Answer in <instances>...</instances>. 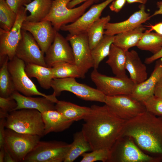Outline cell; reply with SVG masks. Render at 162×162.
Wrapping results in <instances>:
<instances>
[{
  "instance_id": "e0dca14e",
  "label": "cell",
  "mask_w": 162,
  "mask_h": 162,
  "mask_svg": "<svg viewBox=\"0 0 162 162\" xmlns=\"http://www.w3.org/2000/svg\"><path fill=\"white\" fill-rule=\"evenodd\" d=\"M114 0H106L92 5L74 22L62 26L60 30L68 32L71 34L87 33L91 26L100 18L104 9Z\"/></svg>"
},
{
  "instance_id": "30bf717a",
  "label": "cell",
  "mask_w": 162,
  "mask_h": 162,
  "mask_svg": "<svg viewBox=\"0 0 162 162\" xmlns=\"http://www.w3.org/2000/svg\"><path fill=\"white\" fill-rule=\"evenodd\" d=\"M26 63L15 56L9 60L8 64V70L12 76L16 90L27 96L40 95L46 98L57 99L53 93L47 95L40 92L35 85L26 74L25 68Z\"/></svg>"
},
{
  "instance_id": "ac0fdd59",
  "label": "cell",
  "mask_w": 162,
  "mask_h": 162,
  "mask_svg": "<svg viewBox=\"0 0 162 162\" xmlns=\"http://www.w3.org/2000/svg\"><path fill=\"white\" fill-rule=\"evenodd\" d=\"M139 9L131 15L127 20L120 22H108L106 25L104 34L114 36L117 34L135 29L149 20L152 17L146 11L144 4H141Z\"/></svg>"
},
{
  "instance_id": "cb8c5ba5",
  "label": "cell",
  "mask_w": 162,
  "mask_h": 162,
  "mask_svg": "<svg viewBox=\"0 0 162 162\" xmlns=\"http://www.w3.org/2000/svg\"><path fill=\"white\" fill-rule=\"evenodd\" d=\"M146 28L141 25L132 30L114 36L113 44L125 51L136 46L144 34Z\"/></svg>"
},
{
  "instance_id": "4dcf8cb0",
  "label": "cell",
  "mask_w": 162,
  "mask_h": 162,
  "mask_svg": "<svg viewBox=\"0 0 162 162\" xmlns=\"http://www.w3.org/2000/svg\"><path fill=\"white\" fill-rule=\"evenodd\" d=\"M136 46L154 54L162 48V35L146 30Z\"/></svg>"
},
{
  "instance_id": "5b68a950",
  "label": "cell",
  "mask_w": 162,
  "mask_h": 162,
  "mask_svg": "<svg viewBox=\"0 0 162 162\" xmlns=\"http://www.w3.org/2000/svg\"><path fill=\"white\" fill-rule=\"evenodd\" d=\"M71 0H53L49 14L42 20L50 22L55 30L58 32L63 26L76 20L94 2L88 1L76 8H69L67 4Z\"/></svg>"
},
{
  "instance_id": "8fae6325",
  "label": "cell",
  "mask_w": 162,
  "mask_h": 162,
  "mask_svg": "<svg viewBox=\"0 0 162 162\" xmlns=\"http://www.w3.org/2000/svg\"><path fill=\"white\" fill-rule=\"evenodd\" d=\"M104 103L114 113L126 121L146 111L143 102L130 94L106 96Z\"/></svg>"
},
{
  "instance_id": "f1b7e54d",
  "label": "cell",
  "mask_w": 162,
  "mask_h": 162,
  "mask_svg": "<svg viewBox=\"0 0 162 162\" xmlns=\"http://www.w3.org/2000/svg\"><path fill=\"white\" fill-rule=\"evenodd\" d=\"M70 144V148L64 162H73L83 153L92 151L90 145L86 139L82 130L74 134L73 141Z\"/></svg>"
},
{
  "instance_id": "9a60e30c",
  "label": "cell",
  "mask_w": 162,
  "mask_h": 162,
  "mask_svg": "<svg viewBox=\"0 0 162 162\" xmlns=\"http://www.w3.org/2000/svg\"><path fill=\"white\" fill-rule=\"evenodd\" d=\"M44 59L46 66L52 67L59 62L75 64L72 49L68 41L57 31L53 43L45 53Z\"/></svg>"
},
{
  "instance_id": "8d00e7d4",
  "label": "cell",
  "mask_w": 162,
  "mask_h": 162,
  "mask_svg": "<svg viewBox=\"0 0 162 162\" xmlns=\"http://www.w3.org/2000/svg\"><path fill=\"white\" fill-rule=\"evenodd\" d=\"M17 106L16 102L11 96L7 98L0 97V118H6L9 113Z\"/></svg>"
},
{
  "instance_id": "d6a6232c",
  "label": "cell",
  "mask_w": 162,
  "mask_h": 162,
  "mask_svg": "<svg viewBox=\"0 0 162 162\" xmlns=\"http://www.w3.org/2000/svg\"><path fill=\"white\" fill-rule=\"evenodd\" d=\"M54 78L68 77L81 78L80 71L76 64L66 62H61L52 67Z\"/></svg>"
},
{
  "instance_id": "ffe728a7",
  "label": "cell",
  "mask_w": 162,
  "mask_h": 162,
  "mask_svg": "<svg viewBox=\"0 0 162 162\" xmlns=\"http://www.w3.org/2000/svg\"><path fill=\"white\" fill-rule=\"evenodd\" d=\"M162 76V58L156 61L150 76L142 83L135 85L130 94L133 97L143 102L154 95L156 85Z\"/></svg>"
},
{
  "instance_id": "7bdbcfd3",
  "label": "cell",
  "mask_w": 162,
  "mask_h": 162,
  "mask_svg": "<svg viewBox=\"0 0 162 162\" xmlns=\"http://www.w3.org/2000/svg\"><path fill=\"white\" fill-rule=\"evenodd\" d=\"M149 27L150 29L148 31L151 32L153 30L156 33L162 35V22H159L153 25H151Z\"/></svg>"
},
{
  "instance_id": "e575fe53",
  "label": "cell",
  "mask_w": 162,
  "mask_h": 162,
  "mask_svg": "<svg viewBox=\"0 0 162 162\" xmlns=\"http://www.w3.org/2000/svg\"><path fill=\"white\" fill-rule=\"evenodd\" d=\"M110 155V150L99 149L93 150L89 153L85 152L81 156L82 157L80 162H93L100 161L107 162Z\"/></svg>"
},
{
  "instance_id": "277c9868",
  "label": "cell",
  "mask_w": 162,
  "mask_h": 162,
  "mask_svg": "<svg viewBox=\"0 0 162 162\" xmlns=\"http://www.w3.org/2000/svg\"><path fill=\"white\" fill-rule=\"evenodd\" d=\"M160 159L144 152L133 139L127 136H120L110 150L107 162H160Z\"/></svg>"
},
{
  "instance_id": "52a82bcc",
  "label": "cell",
  "mask_w": 162,
  "mask_h": 162,
  "mask_svg": "<svg viewBox=\"0 0 162 162\" xmlns=\"http://www.w3.org/2000/svg\"><path fill=\"white\" fill-rule=\"evenodd\" d=\"M53 93L57 97L64 91H68L86 101L104 102L105 95L97 88L77 82L75 78H54L51 83Z\"/></svg>"
},
{
  "instance_id": "484cf974",
  "label": "cell",
  "mask_w": 162,
  "mask_h": 162,
  "mask_svg": "<svg viewBox=\"0 0 162 162\" xmlns=\"http://www.w3.org/2000/svg\"><path fill=\"white\" fill-rule=\"evenodd\" d=\"M25 70L30 78L34 77L37 79L43 88L48 89L51 87V82L54 79L52 67L28 64H26Z\"/></svg>"
},
{
  "instance_id": "ee69618b",
  "label": "cell",
  "mask_w": 162,
  "mask_h": 162,
  "mask_svg": "<svg viewBox=\"0 0 162 162\" xmlns=\"http://www.w3.org/2000/svg\"><path fill=\"white\" fill-rule=\"evenodd\" d=\"M90 0H92L94 2L103 1V0H72L68 4L67 7L69 8H73L76 6L80 3Z\"/></svg>"
},
{
  "instance_id": "b9f144b4",
  "label": "cell",
  "mask_w": 162,
  "mask_h": 162,
  "mask_svg": "<svg viewBox=\"0 0 162 162\" xmlns=\"http://www.w3.org/2000/svg\"><path fill=\"white\" fill-rule=\"evenodd\" d=\"M154 95L162 98V76L155 86L154 91Z\"/></svg>"
},
{
  "instance_id": "f35d334b",
  "label": "cell",
  "mask_w": 162,
  "mask_h": 162,
  "mask_svg": "<svg viewBox=\"0 0 162 162\" xmlns=\"http://www.w3.org/2000/svg\"><path fill=\"white\" fill-rule=\"evenodd\" d=\"M126 2V0H114L110 5V9L112 11L118 13L122 9Z\"/></svg>"
},
{
  "instance_id": "ba28073f",
  "label": "cell",
  "mask_w": 162,
  "mask_h": 162,
  "mask_svg": "<svg viewBox=\"0 0 162 162\" xmlns=\"http://www.w3.org/2000/svg\"><path fill=\"white\" fill-rule=\"evenodd\" d=\"M41 137L38 135L20 133L6 128L5 130L4 146L16 162H23Z\"/></svg>"
},
{
  "instance_id": "c3c4849f",
  "label": "cell",
  "mask_w": 162,
  "mask_h": 162,
  "mask_svg": "<svg viewBox=\"0 0 162 162\" xmlns=\"http://www.w3.org/2000/svg\"><path fill=\"white\" fill-rule=\"evenodd\" d=\"M0 162H3L4 156V147L0 148Z\"/></svg>"
},
{
  "instance_id": "7a4b0ae2",
  "label": "cell",
  "mask_w": 162,
  "mask_h": 162,
  "mask_svg": "<svg viewBox=\"0 0 162 162\" xmlns=\"http://www.w3.org/2000/svg\"><path fill=\"white\" fill-rule=\"evenodd\" d=\"M122 136L131 137L144 152L162 161V116L146 111L126 121Z\"/></svg>"
},
{
  "instance_id": "bcb514c9",
  "label": "cell",
  "mask_w": 162,
  "mask_h": 162,
  "mask_svg": "<svg viewBox=\"0 0 162 162\" xmlns=\"http://www.w3.org/2000/svg\"><path fill=\"white\" fill-rule=\"evenodd\" d=\"M157 7L158 9L156 10L151 16L152 17L158 15H162V1H158L156 3Z\"/></svg>"
},
{
  "instance_id": "4316f807",
  "label": "cell",
  "mask_w": 162,
  "mask_h": 162,
  "mask_svg": "<svg viewBox=\"0 0 162 162\" xmlns=\"http://www.w3.org/2000/svg\"><path fill=\"white\" fill-rule=\"evenodd\" d=\"M53 0H34L25 5L26 10L30 14L27 16L26 20L31 22L42 21L49 14Z\"/></svg>"
},
{
  "instance_id": "ab89813d",
  "label": "cell",
  "mask_w": 162,
  "mask_h": 162,
  "mask_svg": "<svg viewBox=\"0 0 162 162\" xmlns=\"http://www.w3.org/2000/svg\"><path fill=\"white\" fill-rule=\"evenodd\" d=\"M5 118H0V148L4 147L5 145Z\"/></svg>"
},
{
  "instance_id": "9c48e42d",
  "label": "cell",
  "mask_w": 162,
  "mask_h": 162,
  "mask_svg": "<svg viewBox=\"0 0 162 162\" xmlns=\"http://www.w3.org/2000/svg\"><path fill=\"white\" fill-rule=\"evenodd\" d=\"M91 78L96 88L106 96L131 94L135 85L128 76L119 77L102 74L94 69Z\"/></svg>"
},
{
  "instance_id": "7c38bea8",
  "label": "cell",
  "mask_w": 162,
  "mask_h": 162,
  "mask_svg": "<svg viewBox=\"0 0 162 162\" xmlns=\"http://www.w3.org/2000/svg\"><path fill=\"white\" fill-rule=\"evenodd\" d=\"M66 38L70 44L75 64L80 71L81 78L83 79L88 70L94 66L87 33L74 35L69 34Z\"/></svg>"
},
{
  "instance_id": "1f68e13d",
  "label": "cell",
  "mask_w": 162,
  "mask_h": 162,
  "mask_svg": "<svg viewBox=\"0 0 162 162\" xmlns=\"http://www.w3.org/2000/svg\"><path fill=\"white\" fill-rule=\"evenodd\" d=\"M114 37L104 34L100 41L92 50L94 69H97L100 62L108 56L113 43Z\"/></svg>"
},
{
  "instance_id": "74e56055",
  "label": "cell",
  "mask_w": 162,
  "mask_h": 162,
  "mask_svg": "<svg viewBox=\"0 0 162 162\" xmlns=\"http://www.w3.org/2000/svg\"><path fill=\"white\" fill-rule=\"evenodd\" d=\"M6 1L11 9L16 14L25 5L32 2L31 0H6Z\"/></svg>"
},
{
  "instance_id": "d590c367",
  "label": "cell",
  "mask_w": 162,
  "mask_h": 162,
  "mask_svg": "<svg viewBox=\"0 0 162 162\" xmlns=\"http://www.w3.org/2000/svg\"><path fill=\"white\" fill-rule=\"evenodd\" d=\"M142 102L146 111L156 116H162V98L154 95Z\"/></svg>"
},
{
  "instance_id": "7dc6e473",
  "label": "cell",
  "mask_w": 162,
  "mask_h": 162,
  "mask_svg": "<svg viewBox=\"0 0 162 162\" xmlns=\"http://www.w3.org/2000/svg\"><path fill=\"white\" fill-rule=\"evenodd\" d=\"M148 0H126L127 2L129 4L134 3H139L141 4H145Z\"/></svg>"
},
{
  "instance_id": "d6986e66",
  "label": "cell",
  "mask_w": 162,
  "mask_h": 162,
  "mask_svg": "<svg viewBox=\"0 0 162 162\" xmlns=\"http://www.w3.org/2000/svg\"><path fill=\"white\" fill-rule=\"evenodd\" d=\"M11 97L15 100L17 104L15 110L33 109L39 111L41 113L46 111L56 110L55 104L58 100L57 99L43 96L37 98L27 96L17 91L14 92Z\"/></svg>"
},
{
  "instance_id": "5bb4252c",
  "label": "cell",
  "mask_w": 162,
  "mask_h": 162,
  "mask_svg": "<svg viewBox=\"0 0 162 162\" xmlns=\"http://www.w3.org/2000/svg\"><path fill=\"white\" fill-rule=\"evenodd\" d=\"M21 39L16 47L15 56L26 64H34L47 67L44 53L32 35L22 30Z\"/></svg>"
},
{
  "instance_id": "f6af8a7d",
  "label": "cell",
  "mask_w": 162,
  "mask_h": 162,
  "mask_svg": "<svg viewBox=\"0 0 162 162\" xmlns=\"http://www.w3.org/2000/svg\"><path fill=\"white\" fill-rule=\"evenodd\" d=\"M4 162H16L11 154L5 146H4Z\"/></svg>"
},
{
  "instance_id": "3957f363",
  "label": "cell",
  "mask_w": 162,
  "mask_h": 162,
  "mask_svg": "<svg viewBox=\"0 0 162 162\" xmlns=\"http://www.w3.org/2000/svg\"><path fill=\"white\" fill-rule=\"evenodd\" d=\"M5 128L18 133L41 137L45 135L41 113L35 109H21L10 112L6 118Z\"/></svg>"
},
{
  "instance_id": "836d02e7",
  "label": "cell",
  "mask_w": 162,
  "mask_h": 162,
  "mask_svg": "<svg viewBox=\"0 0 162 162\" xmlns=\"http://www.w3.org/2000/svg\"><path fill=\"white\" fill-rule=\"evenodd\" d=\"M17 14L7 4L6 0H0V28L6 31H10L16 19Z\"/></svg>"
},
{
  "instance_id": "7402d4cb",
  "label": "cell",
  "mask_w": 162,
  "mask_h": 162,
  "mask_svg": "<svg viewBox=\"0 0 162 162\" xmlns=\"http://www.w3.org/2000/svg\"><path fill=\"white\" fill-rule=\"evenodd\" d=\"M41 114L44 125L45 135L50 132L63 131L68 128L74 122L56 110L46 111Z\"/></svg>"
},
{
  "instance_id": "6da1fadb",
  "label": "cell",
  "mask_w": 162,
  "mask_h": 162,
  "mask_svg": "<svg viewBox=\"0 0 162 162\" xmlns=\"http://www.w3.org/2000/svg\"><path fill=\"white\" fill-rule=\"evenodd\" d=\"M83 119L82 131L92 151L110 150L121 136L126 121L114 113L105 104L93 105Z\"/></svg>"
},
{
  "instance_id": "44dd1931",
  "label": "cell",
  "mask_w": 162,
  "mask_h": 162,
  "mask_svg": "<svg viewBox=\"0 0 162 162\" xmlns=\"http://www.w3.org/2000/svg\"><path fill=\"white\" fill-rule=\"evenodd\" d=\"M125 68L130 75V78L135 85L139 84L148 78L146 65L142 62L135 50L126 51Z\"/></svg>"
},
{
  "instance_id": "4fadbf2b",
  "label": "cell",
  "mask_w": 162,
  "mask_h": 162,
  "mask_svg": "<svg viewBox=\"0 0 162 162\" xmlns=\"http://www.w3.org/2000/svg\"><path fill=\"white\" fill-rule=\"evenodd\" d=\"M27 11L25 6L19 10L16 21L10 31L0 28V56H7L9 60L15 56L16 49L22 37V25L27 16Z\"/></svg>"
},
{
  "instance_id": "83f0119b",
  "label": "cell",
  "mask_w": 162,
  "mask_h": 162,
  "mask_svg": "<svg viewBox=\"0 0 162 162\" xmlns=\"http://www.w3.org/2000/svg\"><path fill=\"white\" fill-rule=\"evenodd\" d=\"M9 59L7 56H0V97H10L16 90L8 66Z\"/></svg>"
},
{
  "instance_id": "f546056e",
  "label": "cell",
  "mask_w": 162,
  "mask_h": 162,
  "mask_svg": "<svg viewBox=\"0 0 162 162\" xmlns=\"http://www.w3.org/2000/svg\"><path fill=\"white\" fill-rule=\"evenodd\" d=\"M111 19L110 15L100 18L89 28L87 32L91 49L92 50L100 41L104 35L106 25Z\"/></svg>"
},
{
  "instance_id": "8992f818",
  "label": "cell",
  "mask_w": 162,
  "mask_h": 162,
  "mask_svg": "<svg viewBox=\"0 0 162 162\" xmlns=\"http://www.w3.org/2000/svg\"><path fill=\"white\" fill-rule=\"evenodd\" d=\"M70 146V144L62 141H40L23 162H64Z\"/></svg>"
},
{
  "instance_id": "2e32d148",
  "label": "cell",
  "mask_w": 162,
  "mask_h": 162,
  "mask_svg": "<svg viewBox=\"0 0 162 162\" xmlns=\"http://www.w3.org/2000/svg\"><path fill=\"white\" fill-rule=\"evenodd\" d=\"M22 29L32 35L44 53L54 41L57 32L51 22L48 20L35 22L25 20Z\"/></svg>"
},
{
  "instance_id": "d4e9b609",
  "label": "cell",
  "mask_w": 162,
  "mask_h": 162,
  "mask_svg": "<svg viewBox=\"0 0 162 162\" xmlns=\"http://www.w3.org/2000/svg\"><path fill=\"white\" fill-rule=\"evenodd\" d=\"M106 62L116 76L119 77L128 76L125 68L126 51L112 44Z\"/></svg>"
},
{
  "instance_id": "603a6c76",
  "label": "cell",
  "mask_w": 162,
  "mask_h": 162,
  "mask_svg": "<svg viewBox=\"0 0 162 162\" xmlns=\"http://www.w3.org/2000/svg\"><path fill=\"white\" fill-rule=\"evenodd\" d=\"M56 110L67 119L73 122L84 119L90 113L91 107L79 106L72 103L58 100Z\"/></svg>"
},
{
  "instance_id": "60d3db41",
  "label": "cell",
  "mask_w": 162,
  "mask_h": 162,
  "mask_svg": "<svg viewBox=\"0 0 162 162\" xmlns=\"http://www.w3.org/2000/svg\"><path fill=\"white\" fill-rule=\"evenodd\" d=\"M161 58H162V48L157 53L146 58L145 63L147 64H149Z\"/></svg>"
}]
</instances>
